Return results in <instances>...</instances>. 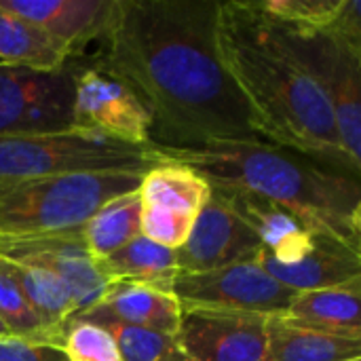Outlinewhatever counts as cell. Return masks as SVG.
Returning a JSON list of instances; mask_svg holds the SVG:
<instances>
[{
  "label": "cell",
  "mask_w": 361,
  "mask_h": 361,
  "mask_svg": "<svg viewBox=\"0 0 361 361\" xmlns=\"http://www.w3.org/2000/svg\"><path fill=\"white\" fill-rule=\"evenodd\" d=\"M182 309H212L281 317L296 292L273 279L256 260L207 273H178L169 286Z\"/></svg>",
  "instance_id": "obj_8"
},
{
  "label": "cell",
  "mask_w": 361,
  "mask_h": 361,
  "mask_svg": "<svg viewBox=\"0 0 361 361\" xmlns=\"http://www.w3.org/2000/svg\"><path fill=\"white\" fill-rule=\"evenodd\" d=\"M326 30L361 51V0H343L336 17Z\"/></svg>",
  "instance_id": "obj_30"
},
{
  "label": "cell",
  "mask_w": 361,
  "mask_h": 361,
  "mask_svg": "<svg viewBox=\"0 0 361 361\" xmlns=\"http://www.w3.org/2000/svg\"><path fill=\"white\" fill-rule=\"evenodd\" d=\"M218 6V0H112L91 59L144 104L154 146L260 140L220 55Z\"/></svg>",
  "instance_id": "obj_1"
},
{
  "label": "cell",
  "mask_w": 361,
  "mask_h": 361,
  "mask_svg": "<svg viewBox=\"0 0 361 361\" xmlns=\"http://www.w3.org/2000/svg\"><path fill=\"white\" fill-rule=\"evenodd\" d=\"M267 322L247 313L182 309L173 343L184 361H262Z\"/></svg>",
  "instance_id": "obj_10"
},
{
  "label": "cell",
  "mask_w": 361,
  "mask_h": 361,
  "mask_svg": "<svg viewBox=\"0 0 361 361\" xmlns=\"http://www.w3.org/2000/svg\"><path fill=\"white\" fill-rule=\"evenodd\" d=\"M254 6L267 17L300 25V27H328L336 17L343 0H252Z\"/></svg>",
  "instance_id": "obj_26"
},
{
  "label": "cell",
  "mask_w": 361,
  "mask_h": 361,
  "mask_svg": "<svg viewBox=\"0 0 361 361\" xmlns=\"http://www.w3.org/2000/svg\"><path fill=\"white\" fill-rule=\"evenodd\" d=\"M260 252V241L235 216L222 195L212 188V197L199 212L186 243L176 250L178 273H207L224 269L256 260Z\"/></svg>",
  "instance_id": "obj_12"
},
{
  "label": "cell",
  "mask_w": 361,
  "mask_h": 361,
  "mask_svg": "<svg viewBox=\"0 0 361 361\" xmlns=\"http://www.w3.org/2000/svg\"><path fill=\"white\" fill-rule=\"evenodd\" d=\"M165 159L154 144L129 146L93 131L0 137V188L68 173H146Z\"/></svg>",
  "instance_id": "obj_5"
},
{
  "label": "cell",
  "mask_w": 361,
  "mask_h": 361,
  "mask_svg": "<svg viewBox=\"0 0 361 361\" xmlns=\"http://www.w3.org/2000/svg\"><path fill=\"white\" fill-rule=\"evenodd\" d=\"M360 357L361 341L305 330L281 317H269L267 322V351L262 361H349Z\"/></svg>",
  "instance_id": "obj_18"
},
{
  "label": "cell",
  "mask_w": 361,
  "mask_h": 361,
  "mask_svg": "<svg viewBox=\"0 0 361 361\" xmlns=\"http://www.w3.org/2000/svg\"><path fill=\"white\" fill-rule=\"evenodd\" d=\"M264 19L283 49L326 95L338 140L351 163L361 167V51L326 27L290 25L267 15Z\"/></svg>",
  "instance_id": "obj_6"
},
{
  "label": "cell",
  "mask_w": 361,
  "mask_h": 361,
  "mask_svg": "<svg viewBox=\"0 0 361 361\" xmlns=\"http://www.w3.org/2000/svg\"><path fill=\"white\" fill-rule=\"evenodd\" d=\"M0 322L8 328L11 336L42 343V345H63V336L53 332L30 307L25 294L21 292L19 283L6 271L4 262L0 260Z\"/></svg>",
  "instance_id": "obj_24"
},
{
  "label": "cell",
  "mask_w": 361,
  "mask_h": 361,
  "mask_svg": "<svg viewBox=\"0 0 361 361\" xmlns=\"http://www.w3.org/2000/svg\"><path fill=\"white\" fill-rule=\"evenodd\" d=\"M0 361H68L61 347L30 343L15 336L0 338Z\"/></svg>",
  "instance_id": "obj_29"
},
{
  "label": "cell",
  "mask_w": 361,
  "mask_h": 361,
  "mask_svg": "<svg viewBox=\"0 0 361 361\" xmlns=\"http://www.w3.org/2000/svg\"><path fill=\"white\" fill-rule=\"evenodd\" d=\"M2 262L6 267V271L13 275V279L19 283L30 307L34 309V313L53 332L63 336L68 324L78 313V305H76L72 290L59 277H55L42 269L15 264V262H6V260H2Z\"/></svg>",
  "instance_id": "obj_22"
},
{
  "label": "cell",
  "mask_w": 361,
  "mask_h": 361,
  "mask_svg": "<svg viewBox=\"0 0 361 361\" xmlns=\"http://www.w3.org/2000/svg\"><path fill=\"white\" fill-rule=\"evenodd\" d=\"M95 264L110 283H146L169 290L178 275L176 250L161 247L142 235Z\"/></svg>",
  "instance_id": "obj_20"
},
{
  "label": "cell",
  "mask_w": 361,
  "mask_h": 361,
  "mask_svg": "<svg viewBox=\"0 0 361 361\" xmlns=\"http://www.w3.org/2000/svg\"><path fill=\"white\" fill-rule=\"evenodd\" d=\"M182 319V305L163 288L146 283H110L106 296L91 309L72 317V322L89 324H127L154 330L167 336L178 332Z\"/></svg>",
  "instance_id": "obj_15"
},
{
  "label": "cell",
  "mask_w": 361,
  "mask_h": 361,
  "mask_svg": "<svg viewBox=\"0 0 361 361\" xmlns=\"http://www.w3.org/2000/svg\"><path fill=\"white\" fill-rule=\"evenodd\" d=\"M212 188L222 195L235 216L260 241L262 256L279 264H294L313 247L315 233L307 231L300 220L281 205L239 188Z\"/></svg>",
  "instance_id": "obj_14"
},
{
  "label": "cell",
  "mask_w": 361,
  "mask_h": 361,
  "mask_svg": "<svg viewBox=\"0 0 361 361\" xmlns=\"http://www.w3.org/2000/svg\"><path fill=\"white\" fill-rule=\"evenodd\" d=\"M361 283L296 292L281 315L292 326L361 341Z\"/></svg>",
  "instance_id": "obj_17"
},
{
  "label": "cell",
  "mask_w": 361,
  "mask_h": 361,
  "mask_svg": "<svg viewBox=\"0 0 361 361\" xmlns=\"http://www.w3.org/2000/svg\"><path fill=\"white\" fill-rule=\"evenodd\" d=\"M11 336V332H8V328L0 322V338H8Z\"/></svg>",
  "instance_id": "obj_31"
},
{
  "label": "cell",
  "mask_w": 361,
  "mask_h": 361,
  "mask_svg": "<svg viewBox=\"0 0 361 361\" xmlns=\"http://www.w3.org/2000/svg\"><path fill=\"white\" fill-rule=\"evenodd\" d=\"M72 121L78 131L102 133L129 146L152 144V118L144 104L118 80L93 66L85 55L74 85Z\"/></svg>",
  "instance_id": "obj_9"
},
{
  "label": "cell",
  "mask_w": 361,
  "mask_h": 361,
  "mask_svg": "<svg viewBox=\"0 0 361 361\" xmlns=\"http://www.w3.org/2000/svg\"><path fill=\"white\" fill-rule=\"evenodd\" d=\"M218 47L260 140L360 178L361 167L351 163L338 140L326 95L275 38L252 0L220 2Z\"/></svg>",
  "instance_id": "obj_2"
},
{
  "label": "cell",
  "mask_w": 361,
  "mask_h": 361,
  "mask_svg": "<svg viewBox=\"0 0 361 361\" xmlns=\"http://www.w3.org/2000/svg\"><path fill=\"white\" fill-rule=\"evenodd\" d=\"M197 216L188 214H178L152 205H142V218H140V235L146 237L148 241L167 247V250H180L192 226H195Z\"/></svg>",
  "instance_id": "obj_28"
},
{
  "label": "cell",
  "mask_w": 361,
  "mask_h": 361,
  "mask_svg": "<svg viewBox=\"0 0 361 361\" xmlns=\"http://www.w3.org/2000/svg\"><path fill=\"white\" fill-rule=\"evenodd\" d=\"M82 57L40 72L0 63V137L72 131L74 85Z\"/></svg>",
  "instance_id": "obj_7"
},
{
  "label": "cell",
  "mask_w": 361,
  "mask_h": 361,
  "mask_svg": "<svg viewBox=\"0 0 361 361\" xmlns=\"http://www.w3.org/2000/svg\"><path fill=\"white\" fill-rule=\"evenodd\" d=\"M349 361H361V357H360V360H349Z\"/></svg>",
  "instance_id": "obj_32"
},
{
  "label": "cell",
  "mask_w": 361,
  "mask_h": 361,
  "mask_svg": "<svg viewBox=\"0 0 361 361\" xmlns=\"http://www.w3.org/2000/svg\"><path fill=\"white\" fill-rule=\"evenodd\" d=\"M142 201L137 190L102 205L80 228L91 258L104 260L140 237Z\"/></svg>",
  "instance_id": "obj_21"
},
{
  "label": "cell",
  "mask_w": 361,
  "mask_h": 361,
  "mask_svg": "<svg viewBox=\"0 0 361 361\" xmlns=\"http://www.w3.org/2000/svg\"><path fill=\"white\" fill-rule=\"evenodd\" d=\"M61 349L68 361H121L110 332L89 322H70Z\"/></svg>",
  "instance_id": "obj_27"
},
{
  "label": "cell",
  "mask_w": 361,
  "mask_h": 361,
  "mask_svg": "<svg viewBox=\"0 0 361 361\" xmlns=\"http://www.w3.org/2000/svg\"><path fill=\"white\" fill-rule=\"evenodd\" d=\"M66 61L70 59L42 30L19 17L0 13V63L53 72Z\"/></svg>",
  "instance_id": "obj_23"
},
{
  "label": "cell",
  "mask_w": 361,
  "mask_h": 361,
  "mask_svg": "<svg viewBox=\"0 0 361 361\" xmlns=\"http://www.w3.org/2000/svg\"><path fill=\"white\" fill-rule=\"evenodd\" d=\"M80 228L30 239H4L0 241V260L42 269L59 277L72 290L78 313H82L106 296L110 281L91 258Z\"/></svg>",
  "instance_id": "obj_11"
},
{
  "label": "cell",
  "mask_w": 361,
  "mask_h": 361,
  "mask_svg": "<svg viewBox=\"0 0 361 361\" xmlns=\"http://www.w3.org/2000/svg\"><path fill=\"white\" fill-rule=\"evenodd\" d=\"M97 326L106 328L114 338L121 361H184L176 349L173 336L116 322Z\"/></svg>",
  "instance_id": "obj_25"
},
{
  "label": "cell",
  "mask_w": 361,
  "mask_h": 361,
  "mask_svg": "<svg viewBox=\"0 0 361 361\" xmlns=\"http://www.w3.org/2000/svg\"><path fill=\"white\" fill-rule=\"evenodd\" d=\"M144 173H68L0 188V241L78 231L108 201L135 192Z\"/></svg>",
  "instance_id": "obj_4"
},
{
  "label": "cell",
  "mask_w": 361,
  "mask_h": 361,
  "mask_svg": "<svg viewBox=\"0 0 361 361\" xmlns=\"http://www.w3.org/2000/svg\"><path fill=\"white\" fill-rule=\"evenodd\" d=\"M112 0H0V13L19 17L42 30L68 59L87 55L102 36Z\"/></svg>",
  "instance_id": "obj_13"
},
{
  "label": "cell",
  "mask_w": 361,
  "mask_h": 361,
  "mask_svg": "<svg viewBox=\"0 0 361 361\" xmlns=\"http://www.w3.org/2000/svg\"><path fill=\"white\" fill-rule=\"evenodd\" d=\"M157 150L165 161L195 169L212 186L254 192L288 209L307 231L361 252V184L355 176L264 140Z\"/></svg>",
  "instance_id": "obj_3"
},
{
  "label": "cell",
  "mask_w": 361,
  "mask_h": 361,
  "mask_svg": "<svg viewBox=\"0 0 361 361\" xmlns=\"http://www.w3.org/2000/svg\"><path fill=\"white\" fill-rule=\"evenodd\" d=\"M137 195L142 205L199 216L212 197V184L182 163L163 161L142 176Z\"/></svg>",
  "instance_id": "obj_19"
},
{
  "label": "cell",
  "mask_w": 361,
  "mask_h": 361,
  "mask_svg": "<svg viewBox=\"0 0 361 361\" xmlns=\"http://www.w3.org/2000/svg\"><path fill=\"white\" fill-rule=\"evenodd\" d=\"M258 262L292 292L361 283V252L328 235H315L313 247L294 264H279L262 254H258Z\"/></svg>",
  "instance_id": "obj_16"
}]
</instances>
